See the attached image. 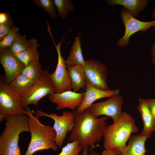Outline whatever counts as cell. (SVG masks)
<instances>
[{
    "label": "cell",
    "mask_w": 155,
    "mask_h": 155,
    "mask_svg": "<svg viewBox=\"0 0 155 155\" xmlns=\"http://www.w3.org/2000/svg\"><path fill=\"white\" fill-rule=\"evenodd\" d=\"M148 138L140 133L131 135L125 147L114 150L117 155H145L147 151L145 142Z\"/></svg>",
    "instance_id": "9a60e30c"
},
{
    "label": "cell",
    "mask_w": 155,
    "mask_h": 155,
    "mask_svg": "<svg viewBox=\"0 0 155 155\" xmlns=\"http://www.w3.org/2000/svg\"><path fill=\"white\" fill-rule=\"evenodd\" d=\"M11 18L10 16L7 13L0 12V24H3L8 21Z\"/></svg>",
    "instance_id": "4dcf8cb0"
},
{
    "label": "cell",
    "mask_w": 155,
    "mask_h": 155,
    "mask_svg": "<svg viewBox=\"0 0 155 155\" xmlns=\"http://www.w3.org/2000/svg\"><path fill=\"white\" fill-rule=\"evenodd\" d=\"M147 103L152 116L155 128V98L147 99Z\"/></svg>",
    "instance_id": "f1b7e54d"
},
{
    "label": "cell",
    "mask_w": 155,
    "mask_h": 155,
    "mask_svg": "<svg viewBox=\"0 0 155 155\" xmlns=\"http://www.w3.org/2000/svg\"><path fill=\"white\" fill-rule=\"evenodd\" d=\"M138 131L133 118L127 112H123L117 121L106 127L103 135V147L105 149L124 148L131 134Z\"/></svg>",
    "instance_id": "3957f363"
},
{
    "label": "cell",
    "mask_w": 155,
    "mask_h": 155,
    "mask_svg": "<svg viewBox=\"0 0 155 155\" xmlns=\"http://www.w3.org/2000/svg\"><path fill=\"white\" fill-rule=\"evenodd\" d=\"M152 17L155 19V7L154 8L152 13Z\"/></svg>",
    "instance_id": "836d02e7"
},
{
    "label": "cell",
    "mask_w": 155,
    "mask_h": 155,
    "mask_svg": "<svg viewBox=\"0 0 155 155\" xmlns=\"http://www.w3.org/2000/svg\"><path fill=\"white\" fill-rule=\"evenodd\" d=\"M73 111L75 114V124L67 141H77L83 147H89L90 151L103 136L109 117H95L88 108L80 113H78L76 110Z\"/></svg>",
    "instance_id": "6da1fadb"
},
{
    "label": "cell",
    "mask_w": 155,
    "mask_h": 155,
    "mask_svg": "<svg viewBox=\"0 0 155 155\" xmlns=\"http://www.w3.org/2000/svg\"><path fill=\"white\" fill-rule=\"evenodd\" d=\"M24 110L28 117L31 139L24 155H33L40 150L51 149L57 151L58 148L55 142L56 132L53 127L42 124L39 117L34 115L28 106Z\"/></svg>",
    "instance_id": "7a4b0ae2"
},
{
    "label": "cell",
    "mask_w": 155,
    "mask_h": 155,
    "mask_svg": "<svg viewBox=\"0 0 155 155\" xmlns=\"http://www.w3.org/2000/svg\"><path fill=\"white\" fill-rule=\"evenodd\" d=\"M65 61L67 66L81 65L83 66L84 65L85 60L83 57L79 36H75L68 57Z\"/></svg>",
    "instance_id": "d6986e66"
},
{
    "label": "cell",
    "mask_w": 155,
    "mask_h": 155,
    "mask_svg": "<svg viewBox=\"0 0 155 155\" xmlns=\"http://www.w3.org/2000/svg\"><path fill=\"white\" fill-rule=\"evenodd\" d=\"M83 147L77 141L68 142L62 148L61 152L56 155H78Z\"/></svg>",
    "instance_id": "4316f807"
},
{
    "label": "cell",
    "mask_w": 155,
    "mask_h": 155,
    "mask_svg": "<svg viewBox=\"0 0 155 155\" xmlns=\"http://www.w3.org/2000/svg\"><path fill=\"white\" fill-rule=\"evenodd\" d=\"M123 101L122 96L118 94L106 100L93 103L88 108L95 117L105 115L111 117L114 122L117 121L122 115V108Z\"/></svg>",
    "instance_id": "9c48e42d"
},
{
    "label": "cell",
    "mask_w": 155,
    "mask_h": 155,
    "mask_svg": "<svg viewBox=\"0 0 155 155\" xmlns=\"http://www.w3.org/2000/svg\"><path fill=\"white\" fill-rule=\"evenodd\" d=\"M49 74L46 69L43 70L41 77L35 84L27 90L19 94L24 109L30 105H37L41 99L55 92L49 78Z\"/></svg>",
    "instance_id": "5b68a950"
},
{
    "label": "cell",
    "mask_w": 155,
    "mask_h": 155,
    "mask_svg": "<svg viewBox=\"0 0 155 155\" xmlns=\"http://www.w3.org/2000/svg\"><path fill=\"white\" fill-rule=\"evenodd\" d=\"M120 15L125 27L124 35L117 43V45L120 47L128 45L130 37L135 33L140 31L145 32L152 26L155 28V20L148 22L139 20L124 8L121 10Z\"/></svg>",
    "instance_id": "30bf717a"
},
{
    "label": "cell",
    "mask_w": 155,
    "mask_h": 155,
    "mask_svg": "<svg viewBox=\"0 0 155 155\" xmlns=\"http://www.w3.org/2000/svg\"><path fill=\"white\" fill-rule=\"evenodd\" d=\"M26 115L21 105L18 94L10 87L9 84L1 79L0 82V122L10 115Z\"/></svg>",
    "instance_id": "8992f818"
},
{
    "label": "cell",
    "mask_w": 155,
    "mask_h": 155,
    "mask_svg": "<svg viewBox=\"0 0 155 155\" xmlns=\"http://www.w3.org/2000/svg\"><path fill=\"white\" fill-rule=\"evenodd\" d=\"M83 67L86 80L92 86L104 90H111L107 84V69L106 66L93 59L85 60Z\"/></svg>",
    "instance_id": "8fae6325"
},
{
    "label": "cell",
    "mask_w": 155,
    "mask_h": 155,
    "mask_svg": "<svg viewBox=\"0 0 155 155\" xmlns=\"http://www.w3.org/2000/svg\"><path fill=\"white\" fill-rule=\"evenodd\" d=\"M39 59L34 60L25 66L21 73L31 80L37 82L41 77L43 70Z\"/></svg>",
    "instance_id": "7402d4cb"
},
{
    "label": "cell",
    "mask_w": 155,
    "mask_h": 155,
    "mask_svg": "<svg viewBox=\"0 0 155 155\" xmlns=\"http://www.w3.org/2000/svg\"><path fill=\"white\" fill-rule=\"evenodd\" d=\"M19 31L18 28L15 25H12L9 32L0 40V49L9 48L18 36Z\"/></svg>",
    "instance_id": "484cf974"
},
{
    "label": "cell",
    "mask_w": 155,
    "mask_h": 155,
    "mask_svg": "<svg viewBox=\"0 0 155 155\" xmlns=\"http://www.w3.org/2000/svg\"><path fill=\"white\" fill-rule=\"evenodd\" d=\"M73 91L77 92L81 89L86 90V79L83 67L81 65L67 66Z\"/></svg>",
    "instance_id": "e0dca14e"
},
{
    "label": "cell",
    "mask_w": 155,
    "mask_h": 155,
    "mask_svg": "<svg viewBox=\"0 0 155 155\" xmlns=\"http://www.w3.org/2000/svg\"><path fill=\"white\" fill-rule=\"evenodd\" d=\"M40 44L37 39L32 38L29 47L24 51L14 55L25 66L32 61L39 59V54L37 50Z\"/></svg>",
    "instance_id": "ffe728a7"
},
{
    "label": "cell",
    "mask_w": 155,
    "mask_h": 155,
    "mask_svg": "<svg viewBox=\"0 0 155 155\" xmlns=\"http://www.w3.org/2000/svg\"><path fill=\"white\" fill-rule=\"evenodd\" d=\"M52 103L57 105V110L68 108L76 110L81 105L84 98V92L77 93L68 91L61 93H54L47 96Z\"/></svg>",
    "instance_id": "4fadbf2b"
},
{
    "label": "cell",
    "mask_w": 155,
    "mask_h": 155,
    "mask_svg": "<svg viewBox=\"0 0 155 155\" xmlns=\"http://www.w3.org/2000/svg\"><path fill=\"white\" fill-rule=\"evenodd\" d=\"M13 24L10 18L8 21L3 24H0V40L6 36L10 31Z\"/></svg>",
    "instance_id": "83f0119b"
},
{
    "label": "cell",
    "mask_w": 155,
    "mask_h": 155,
    "mask_svg": "<svg viewBox=\"0 0 155 155\" xmlns=\"http://www.w3.org/2000/svg\"><path fill=\"white\" fill-rule=\"evenodd\" d=\"M105 1L111 6L120 5L123 6L135 17L138 16L140 12L144 9L149 1L147 0H106Z\"/></svg>",
    "instance_id": "ac0fdd59"
},
{
    "label": "cell",
    "mask_w": 155,
    "mask_h": 155,
    "mask_svg": "<svg viewBox=\"0 0 155 155\" xmlns=\"http://www.w3.org/2000/svg\"><path fill=\"white\" fill-rule=\"evenodd\" d=\"M0 63L5 72L4 81L9 84L25 66L10 51L9 48L0 49Z\"/></svg>",
    "instance_id": "7c38bea8"
},
{
    "label": "cell",
    "mask_w": 155,
    "mask_h": 155,
    "mask_svg": "<svg viewBox=\"0 0 155 155\" xmlns=\"http://www.w3.org/2000/svg\"><path fill=\"white\" fill-rule=\"evenodd\" d=\"M34 3L38 7L45 10L52 20L58 16L56 12L55 4L53 0H34Z\"/></svg>",
    "instance_id": "d4e9b609"
},
{
    "label": "cell",
    "mask_w": 155,
    "mask_h": 155,
    "mask_svg": "<svg viewBox=\"0 0 155 155\" xmlns=\"http://www.w3.org/2000/svg\"></svg>",
    "instance_id": "e575fe53"
},
{
    "label": "cell",
    "mask_w": 155,
    "mask_h": 155,
    "mask_svg": "<svg viewBox=\"0 0 155 155\" xmlns=\"http://www.w3.org/2000/svg\"><path fill=\"white\" fill-rule=\"evenodd\" d=\"M54 41L58 55L57 63L55 70L49 74V78L54 88L55 93H61L68 91H72L71 80L67 69L65 61L61 55V47L64 39L57 45Z\"/></svg>",
    "instance_id": "ba28073f"
},
{
    "label": "cell",
    "mask_w": 155,
    "mask_h": 155,
    "mask_svg": "<svg viewBox=\"0 0 155 155\" xmlns=\"http://www.w3.org/2000/svg\"><path fill=\"white\" fill-rule=\"evenodd\" d=\"M137 109L140 113L144 125L143 129L140 134L150 137L152 132L155 130V128L147 99L140 98L138 99Z\"/></svg>",
    "instance_id": "2e32d148"
},
{
    "label": "cell",
    "mask_w": 155,
    "mask_h": 155,
    "mask_svg": "<svg viewBox=\"0 0 155 155\" xmlns=\"http://www.w3.org/2000/svg\"><path fill=\"white\" fill-rule=\"evenodd\" d=\"M89 148L88 146L83 147L81 155H101L96 152L93 149L89 151Z\"/></svg>",
    "instance_id": "f546056e"
},
{
    "label": "cell",
    "mask_w": 155,
    "mask_h": 155,
    "mask_svg": "<svg viewBox=\"0 0 155 155\" xmlns=\"http://www.w3.org/2000/svg\"><path fill=\"white\" fill-rule=\"evenodd\" d=\"M58 16L63 19L67 17L69 12L73 11L75 7L69 0H54Z\"/></svg>",
    "instance_id": "cb8c5ba5"
},
{
    "label": "cell",
    "mask_w": 155,
    "mask_h": 155,
    "mask_svg": "<svg viewBox=\"0 0 155 155\" xmlns=\"http://www.w3.org/2000/svg\"><path fill=\"white\" fill-rule=\"evenodd\" d=\"M36 82L20 73L9 84L11 88L19 94L27 90Z\"/></svg>",
    "instance_id": "44dd1931"
},
{
    "label": "cell",
    "mask_w": 155,
    "mask_h": 155,
    "mask_svg": "<svg viewBox=\"0 0 155 155\" xmlns=\"http://www.w3.org/2000/svg\"><path fill=\"white\" fill-rule=\"evenodd\" d=\"M36 115L38 117H46L54 121L53 127L56 133V143L59 148L63 145L64 141L68 132H71L75 124V119L74 112L63 111L61 115L55 113L48 114L40 110H36Z\"/></svg>",
    "instance_id": "52a82bcc"
},
{
    "label": "cell",
    "mask_w": 155,
    "mask_h": 155,
    "mask_svg": "<svg viewBox=\"0 0 155 155\" xmlns=\"http://www.w3.org/2000/svg\"><path fill=\"white\" fill-rule=\"evenodd\" d=\"M26 35L19 34L9 48L11 52L14 55L20 53L26 50L29 47L31 42V39H26Z\"/></svg>",
    "instance_id": "603a6c76"
},
{
    "label": "cell",
    "mask_w": 155,
    "mask_h": 155,
    "mask_svg": "<svg viewBox=\"0 0 155 155\" xmlns=\"http://www.w3.org/2000/svg\"><path fill=\"white\" fill-rule=\"evenodd\" d=\"M5 120V127L0 136V155H21L18 141L20 133L29 132L28 117L10 115Z\"/></svg>",
    "instance_id": "277c9868"
},
{
    "label": "cell",
    "mask_w": 155,
    "mask_h": 155,
    "mask_svg": "<svg viewBox=\"0 0 155 155\" xmlns=\"http://www.w3.org/2000/svg\"><path fill=\"white\" fill-rule=\"evenodd\" d=\"M101 155H117L114 149H105L102 152Z\"/></svg>",
    "instance_id": "1f68e13d"
},
{
    "label": "cell",
    "mask_w": 155,
    "mask_h": 155,
    "mask_svg": "<svg viewBox=\"0 0 155 155\" xmlns=\"http://www.w3.org/2000/svg\"><path fill=\"white\" fill-rule=\"evenodd\" d=\"M119 89L104 90L98 89L91 85L86 80L84 100L76 111L78 113H81L90 107L95 101L104 98H110L119 94Z\"/></svg>",
    "instance_id": "5bb4252c"
},
{
    "label": "cell",
    "mask_w": 155,
    "mask_h": 155,
    "mask_svg": "<svg viewBox=\"0 0 155 155\" xmlns=\"http://www.w3.org/2000/svg\"><path fill=\"white\" fill-rule=\"evenodd\" d=\"M152 57L151 61L152 63L155 65V42L152 45L151 49Z\"/></svg>",
    "instance_id": "d6a6232c"
}]
</instances>
